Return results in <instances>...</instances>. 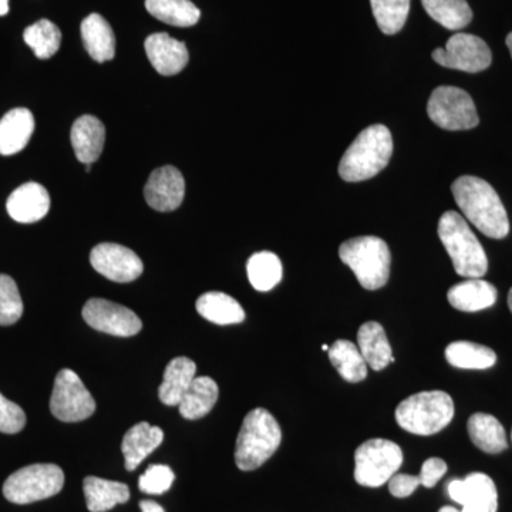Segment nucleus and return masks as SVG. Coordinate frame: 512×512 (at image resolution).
Masks as SVG:
<instances>
[{
    "label": "nucleus",
    "mask_w": 512,
    "mask_h": 512,
    "mask_svg": "<svg viewBox=\"0 0 512 512\" xmlns=\"http://www.w3.org/2000/svg\"><path fill=\"white\" fill-rule=\"evenodd\" d=\"M446 359L451 366L458 369L484 370L495 365L497 355L487 346L458 340L447 346Z\"/></svg>",
    "instance_id": "c756f323"
},
{
    "label": "nucleus",
    "mask_w": 512,
    "mask_h": 512,
    "mask_svg": "<svg viewBox=\"0 0 512 512\" xmlns=\"http://www.w3.org/2000/svg\"><path fill=\"white\" fill-rule=\"evenodd\" d=\"M498 292L493 284L481 278H468L454 285L447 293L448 302L461 312H478L497 302Z\"/></svg>",
    "instance_id": "aec40b11"
},
{
    "label": "nucleus",
    "mask_w": 512,
    "mask_h": 512,
    "mask_svg": "<svg viewBox=\"0 0 512 512\" xmlns=\"http://www.w3.org/2000/svg\"><path fill=\"white\" fill-rule=\"evenodd\" d=\"M248 279L256 291L268 292L282 281L284 269L281 259L274 252H256L249 258Z\"/></svg>",
    "instance_id": "473e14b6"
},
{
    "label": "nucleus",
    "mask_w": 512,
    "mask_h": 512,
    "mask_svg": "<svg viewBox=\"0 0 512 512\" xmlns=\"http://www.w3.org/2000/svg\"><path fill=\"white\" fill-rule=\"evenodd\" d=\"M357 348L365 357L367 366L380 372L394 362L392 346L387 340L383 326L377 322H366L357 332Z\"/></svg>",
    "instance_id": "4be33fe9"
},
{
    "label": "nucleus",
    "mask_w": 512,
    "mask_h": 512,
    "mask_svg": "<svg viewBox=\"0 0 512 512\" xmlns=\"http://www.w3.org/2000/svg\"><path fill=\"white\" fill-rule=\"evenodd\" d=\"M427 114L436 126L448 131L471 130L480 123L470 94L453 86L433 90L427 103Z\"/></svg>",
    "instance_id": "1a4fd4ad"
},
{
    "label": "nucleus",
    "mask_w": 512,
    "mask_h": 512,
    "mask_svg": "<svg viewBox=\"0 0 512 512\" xmlns=\"http://www.w3.org/2000/svg\"><path fill=\"white\" fill-rule=\"evenodd\" d=\"M437 231L458 275L468 279L483 278L487 274V255L483 245L468 227L466 218L456 211L444 212Z\"/></svg>",
    "instance_id": "20e7f679"
},
{
    "label": "nucleus",
    "mask_w": 512,
    "mask_h": 512,
    "mask_svg": "<svg viewBox=\"0 0 512 512\" xmlns=\"http://www.w3.org/2000/svg\"><path fill=\"white\" fill-rule=\"evenodd\" d=\"M84 497L90 512H106L116 505L130 500V490L126 484L104 480L99 477H86L83 481Z\"/></svg>",
    "instance_id": "393cba45"
},
{
    "label": "nucleus",
    "mask_w": 512,
    "mask_h": 512,
    "mask_svg": "<svg viewBox=\"0 0 512 512\" xmlns=\"http://www.w3.org/2000/svg\"><path fill=\"white\" fill-rule=\"evenodd\" d=\"M431 56L440 66L466 73L483 72L493 62L487 43L481 37L468 33L451 36L446 47L434 50Z\"/></svg>",
    "instance_id": "9b49d317"
},
{
    "label": "nucleus",
    "mask_w": 512,
    "mask_h": 512,
    "mask_svg": "<svg viewBox=\"0 0 512 512\" xmlns=\"http://www.w3.org/2000/svg\"><path fill=\"white\" fill-rule=\"evenodd\" d=\"M50 412L64 423H77L89 419L96 412V402L82 379L70 369L57 373Z\"/></svg>",
    "instance_id": "9d476101"
},
{
    "label": "nucleus",
    "mask_w": 512,
    "mask_h": 512,
    "mask_svg": "<svg viewBox=\"0 0 512 512\" xmlns=\"http://www.w3.org/2000/svg\"><path fill=\"white\" fill-rule=\"evenodd\" d=\"M281 441V427L268 410L259 407L249 412L235 447V463L239 470L254 471L264 466L281 446Z\"/></svg>",
    "instance_id": "7ed1b4c3"
},
{
    "label": "nucleus",
    "mask_w": 512,
    "mask_h": 512,
    "mask_svg": "<svg viewBox=\"0 0 512 512\" xmlns=\"http://www.w3.org/2000/svg\"><path fill=\"white\" fill-rule=\"evenodd\" d=\"M164 433L160 427L141 421L124 434L121 451L128 471H134L156 448L163 443Z\"/></svg>",
    "instance_id": "6ab92c4d"
},
{
    "label": "nucleus",
    "mask_w": 512,
    "mask_h": 512,
    "mask_svg": "<svg viewBox=\"0 0 512 512\" xmlns=\"http://www.w3.org/2000/svg\"><path fill=\"white\" fill-rule=\"evenodd\" d=\"M22 315L23 301L15 279L0 274V325H13Z\"/></svg>",
    "instance_id": "c9c22d12"
},
{
    "label": "nucleus",
    "mask_w": 512,
    "mask_h": 512,
    "mask_svg": "<svg viewBox=\"0 0 512 512\" xmlns=\"http://www.w3.org/2000/svg\"><path fill=\"white\" fill-rule=\"evenodd\" d=\"M508 306H510V311L512 313V288L510 293H508Z\"/></svg>",
    "instance_id": "a18cd8bd"
},
{
    "label": "nucleus",
    "mask_w": 512,
    "mask_h": 512,
    "mask_svg": "<svg viewBox=\"0 0 512 512\" xmlns=\"http://www.w3.org/2000/svg\"><path fill=\"white\" fill-rule=\"evenodd\" d=\"M446 473V461L437 457L429 458V460L424 461L423 467H421L420 483L423 487L433 488Z\"/></svg>",
    "instance_id": "58836bf2"
},
{
    "label": "nucleus",
    "mask_w": 512,
    "mask_h": 512,
    "mask_svg": "<svg viewBox=\"0 0 512 512\" xmlns=\"http://www.w3.org/2000/svg\"><path fill=\"white\" fill-rule=\"evenodd\" d=\"M505 43H507L508 50H510L512 57V32L510 33V35L507 36V40H505Z\"/></svg>",
    "instance_id": "c03bdc74"
},
{
    "label": "nucleus",
    "mask_w": 512,
    "mask_h": 512,
    "mask_svg": "<svg viewBox=\"0 0 512 512\" xmlns=\"http://www.w3.org/2000/svg\"><path fill=\"white\" fill-rule=\"evenodd\" d=\"M141 512H165L164 508L156 501H141L140 503Z\"/></svg>",
    "instance_id": "a19ab883"
},
{
    "label": "nucleus",
    "mask_w": 512,
    "mask_h": 512,
    "mask_svg": "<svg viewBox=\"0 0 512 512\" xmlns=\"http://www.w3.org/2000/svg\"><path fill=\"white\" fill-rule=\"evenodd\" d=\"M82 39L87 53L96 62L104 63L116 55V37L103 16L92 13L82 22Z\"/></svg>",
    "instance_id": "5701e85b"
},
{
    "label": "nucleus",
    "mask_w": 512,
    "mask_h": 512,
    "mask_svg": "<svg viewBox=\"0 0 512 512\" xmlns=\"http://www.w3.org/2000/svg\"><path fill=\"white\" fill-rule=\"evenodd\" d=\"M23 39L39 59H50L59 52L62 33L55 23L42 19L25 30Z\"/></svg>",
    "instance_id": "72a5a7b5"
},
{
    "label": "nucleus",
    "mask_w": 512,
    "mask_h": 512,
    "mask_svg": "<svg viewBox=\"0 0 512 512\" xmlns=\"http://www.w3.org/2000/svg\"><path fill=\"white\" fill-rule=\"evenodd\" d=\"M197 366L188 357H175L165 367L164 380L161 383L160 400L167 406H178L184 394L194 382Z\"/></svg>",
    "instance_id": "b1692460"
},
{
    "label": "nucleus",
    "mask_w": 512,
    "mask_h": 512,
    "mask_svg": "<svg viewBox=\"0 0 512 512\" xmlns=\"http://www.w3.org/2000/svg\"><path fill=\"white\" fill-rule=\"evenodd\" d=\"M439 512H463V511L457 510L456 507H450V505H447V507L440 508Z\"/></svg>",
    "instance_id": "37998d69"
},
{
    "label": "nucleus",
    "mask_w": 512,
    "mask_h": 512,
    "mask_svg": "<svg viewBox=\"0 0 512 512\" xmlns=\"http://www.w3.org/2000/svg\"><path fill=\"white\" fill-rule=\"evenodd\" d=\"M146 8L154 18L178 28L197 25L201 16L191 0H146Z\"/></svg>",
    "instance_id": "7c9ffc66"
},
{
    "label": "nucleus",
    "mask_w": 512,
    "mask_h": 512,
    "mask_svg": "<svg viewBox=\"0 0 512 512\" xmlns=\"http://www.w3.org/2000/svg\"><path fill=\"white\" fill-rule=\"evenodd\" d=\"M64 473L56 464H32L20 468L3 484V495L13 504H32L62 491Z\"/></svg>",
    "instance_id": "0eeeda50"
},
{
    "label": "nucleus",
    "mask_w": 512,
    "mask_h": 512,
    "mask_svg": "<svg viewBox=\"0 0 512 512\" xmlns=\"http://www.w3.org/2000/svg\"><path fill=\"white\" fill-rule=\"evenodd\" d=\"M197 312L215 325H235L244 322L245 312L238 301L222 292H207L197 301Z\"/></svg>",
    "instance_id": "cd10ccee"
},
{
    "label": "nucleus",
    "mask_w": 512,
    "mask_h": 512,
    "mask_svg": "<svg viewBox=\"0 0 512 512\" xmlns=\"http://www.w3.org/2000/svg\"><path fill=\"white\" fill-rule=\"evenodd\" d=\"M511 440H512V433H511Z\"/></svg>",
    "instance_id": "09e8293b"
},
{
    "label": "nucleus",
    "mask_w": 512,
    "mask_h": 512,
    "mask_svg": "<svg viewBox=\"0 0 512 512\" xmlns=\"http://www.w3.org/2000/svg\"><path fill=\"white\" fill-rule=\"evenodd\" d=\"M82 315L87 325L92 326L93 329L120 336V338L137 335L143 328V323L136 313L126 306L106 301V299H90L84 305Z\"/></svg>",
    "instance_id": "f8f14e48"
},
{
    "label": "nucleus",
    "mask_w": 512,
    "mask_h": 512,
    "mask_svg": "<svg viewBox=\"0 0 512 512\" xmlns=\"http://www.w3.org/2000/svg\"><path fill=\"white\" fill-rule=\"evenodd\" d=\"M393 138L389 128L373 124L350 144L339 163V175L348 183H360L376 177L389 164Z\"/></svg>",
    "instance_id": "f03ea898"
},
{
    "label": "nucleus",
    "mask_w": 512,
    "mask_h": 512,
    "mask_svg": "<svg viewBox=\"0 0 512 512\" xmlns=\"http://www.w3.org/2000/svg\"><path fill=\"white\" fill-rule=\"evenodd\" d=\"M185 181L183 174L171 165L157 168L148 178L144 187V197L153 210L170 212L183 204Z\"/></svg>",
    "instance_id": "2eb2a0df"
},
{
    "label": "nucleus",
    "mask_w": 512,
    "mask_h": 512,
    "mask_svg": "<svg viewBox=\"0 0 512 512\" xmlns=\"http://www.w3.org/2000/svg\"><path fill=\"white\" fill-rule=\"evenodd\" d=\"M70 140L77 160L83 164H93L103 153L106 128L97 117L87 114L74 121Z\"/></svg>",
    "instance_id": "a211bd4d"
},
{
    "label": "nucleus",
    "mask_w": 512,
    "mask_h": 512,
    "mask_svg": "<svg viewBox=\"0 0 512 512\" xmlns=\"http://www.w3.org/2000/svg\"><path fill=\"white\" fill-rule=\"evenodd\" d=\"M454 417L450 394L441 390L407 397L396 409V421L403 430L417 436H433L446 429Z\"/></svg>",
    "instance_id": "39448f33"
},
{
    "label": "nucleus",
    "mask_w": 512,
    "mask_h": 512,
    "mask_svg": "<svg viewBox=\"0 0 512 512\" xmlns=\"http://www.w3.org/2000/svg\"><path fill=\"white\" fill-rule=\"evenodd\" d=\"M218 384L211 377H195L190 389L178 404L181 416L187 420H198L214 409L218 400Z\"/></svg>",
    "instance_id": "bb28decb"
},
{
    "label": "nucleus",
    "mask_w": 512,
    "mask_h": 512,
    "mask_svg": "<svg viewBox=\"0 0 512 512\" xmlns=\"http://www.w3.org/2000/svg\"><path fill=\"white\" fill-rule=\"evenodd\" d=\"M144 47L148 60L161 76H175L183 72L190 60L187 46L168 33H154L148 36Z\"/></svg>",
    "instance_id": "dca6fc26"
},
{
    "label": "nucleus",
    "mask_w": 512,
    "mask_h": 512,
    "mask_svg": "<svg viewBox=\"0 0 512 512\" xmlns=\"http://www.w3.org/2000/svg\"><path fill=\"white\" fill-rule=\"evenodd\" d=\"M343 264L352 269L362 288L377 291L389 281L392 255L386 242L377 237H357L339 248Z\"/></svg>",
    "instance_id": "423d86ee"
},
{
    "label": "nucleus",
    "mask_w": 512,
    "mask_h": 512,
    "mask_svg": "<svg viewBox=\"0 0 512 512\" xmlns=\"http://www.w3.org/2000/svg\"><path fill=\"white\" fill-rule=\"evenodd\" d=\"M174 478L173 470L170 467L153 464V466L147 468L146 473L138 480V487L143 493L160 495L170 490Z\"/></svg>",
    "instance_id": "e433bc0d"
},
{
    "label": "nucleus",
    "mask_w": 512,
    "mask_h": 512,
    "mask_svg": "<svg viewBox=\"0 0 512 512\" xmlns=\"http://www.w3.org/2000/svg\"><path fill=\"white\" fill-rule=\"evenodd\" d=\"M447 491L463 512H497V487L487 474L473 473L463 480H451Z\"/></svg>",
    "instance_id": "4468645a"
},
{
    "label": "nucleus",
    "mask_w": 512,
    "mask_h": 512,
    "mask_svg": "<svg viewBox=\"0 0 512 512\" xmlns=\"http://www.w3.org/2000/svg\"><path fill=\"white\" fill-rule=\"evenodd\" d=\"M322 349H323V350H326V352H328V350H329V346H328V345H323V346H322Z\"/></svg>",
    "instance_id": "de8ad7c7"
},
{
    "label": "nucleus",
    "mask_w": 512,
    "mask_h": 512,
    "mask_svg": "<svg viewBox=\"0 0 512 512\" xmlns=\"http://www.w3.org/2000/svg\"><path fill=\"white\" fill-rule=\"evenodd\" d=\"M26 414L18 404L10 402L0 393V433L16 434L23 430Z\"/></svg>",
    "instance_id": "4c0bfd02"
},
{
    "label": "nucleus",
    "mask_w": 512,
    "mask_h": 512,
    "mask_svg": "<svg viewBox=\"0 0 512 512\" xmlns=\"http://www.w3.org/2000/svg\"><path fill=\"white\" fill-rule=\"evenodd\" d=\"M377 26L384 35H396L406 25L410 0H370Z\"/></svg>",
    "instance_id": "f704fd0d"
},
{
    "label": "nucleus",
    "mask_w": 512,
    "mask_h": 512,
    "mask_svg": "<svg viewBox=\"0 0 512 512\" xmlns=\"http://www.w3.org/2000/svg\"><path fill=\"white\" fill-rule=\"evenodd\" d=\"M10 218L20 224L43 220L50 210L49 192L43 185L26 183L10 194L6 202Z\"/></svg>",
    "instance_id": "f3484780"
},
{
    "label": "nucleus",
    "mask_w": 512,
    "mask_h": 512,
    "mask_svg": "<svg viewBox=\"0 0 512 512\" xmlns=\"http://www.w3.org/2000/svg\"><path fill=\"white\" fill-rule=\"evenodd\" d=\"M35 119L28 109H13L0 120V154L13 156L28 146Z\"/></svg>",
    "instance_id": "412c9836"
},
{
    "label": "nucleus",
    "mask_w": 512,
    "mask_h": 512,
    "mask_svg": "<svg viewBox=\"0 0 512 512\" xmlns=\"http://www.w3.org/2000/svg\"><path fill=\"white\" fill-rule=\"evenodd\" d=\"M468 436L474 446L488 454H498L507 450V433L503 424L491 414L476 413L467 423Z\"/></svg>",
    "instance_id": "a878e982"
},
{
    "label": "nucleus",
    "mask_w": 512,
    "mask_h": 512,
    "mask_svg": "<svg viewBox=\"0 0 512 512\" xmlns=\"http://www.w3.org/2000/svg\"><path fill=\"white\" fill-rule=\"evenodd\" d=\"M454 200L471 224L485 237L503 239L510 232L507 211L497 192L487 181L463 175L451 185Z\"/></svg>",
    "instance_id": "f257e3e1"
},
{
    "label": "nucleus",
    "mask_w": 512,
    "mask_h": 512,
    "mask_svg": "<svg viewBox=\"0 0 512 512\" xmlns=\"http://www.w3.org/2000/svg\"><path fill=\"white\" fill-rule=\"evenodd\" d=\"M90 170H92V164H86L87 173H90Z\"/></svg>",
    "instance_id": "49530a36"
},
{
    "label": "nucleus",
    "mask_w": 512,
    "mask_h": 512,
    "mask_svg": "<svg viewBox=\"0 0 512 512\" xmlns=\"http://www.w3.org/2000/svg\"><path fill=\"white\" fill-rule=\"evenodd\" d=\"M330 362L340 376L349 383L366 379L367 363L359 348L350 340H336L328 350Z\"/></svg>",
    "instance_id": "c85d7f7f"
},
{
    "label": "nucleus",
    "mask_w": 512,
    "mask_h": 512,
    "mask_svg": "<svg viewBox=\"0 0 512 512\" xmlns=\"http://www.w3.org/2000/svg\"><path fill=\"white\" fill-rule=\"evenodd\" d=\"M9 0H0V16L8 15Z\"/></svg>",
    "instance_id": "79ce46f5"
},
{
    "label": "nucleus",
    "mask_w": 512,
    "mask_h": 512,
    "mask_svg": "<svg viewBox=\"0 0 512 512\" xmlns=\"http://www.w3.org/2000/svg\"><path fill=\"white\" fill-rule=\"evenodd\" d=\"M427 15L448 30L467 28L473 20V10L467 0H421Z\"/></svg>",
    "instance_id": "2f4dec72"
},
{
    "label": "nucleus",
    "mask_w": 512,
    "mask_h": 512,
    "mask_svg": "<svg viewBox=\"0 0 512 512\" xmlns=\"http://www.w3.org/2000/svg\"><path fill=\"white\" fill-rule=\"evenodd\" d=\"M90 262L100 275L117 284L136 281L144 269L143 261L136 252L110 242L94 247L90 254Z\"/></svg>",
    "instance_id": "ddd939ff"
},
{
    "label": "nucleus",
    "mask_w": 512,
    "mask_h": 512,
    "mask_svg": "<svg viewBox=\"0 0 512 512\" xmlns=\"http://www.w3.org/2000/svg\"><path fill=\"white\" fill-rule=\"evenodd\" d=\"M403 451L390 440L372 439L360 444L355 453V478L363 487H382L399 471Z\"/></svg>",
    "instance_id": "6e6552de"
},
{
    "label": "nucleus",
    "mask_w": 512,
    "mask_h": 512,
    "mask_svg": "<svg viewBox=\"0 0 512 512\" xmlns=\"http://www.w3.org/2000/svg\"><path fill=\"white\" fill-rule=\"evenodd\" d=\"M421 485L419 476H410V474H394L389 480V491L393 497L407 498L416 491Z\"/></svg>",
    "instance_id": "ea45409f"
}]
</instances>
